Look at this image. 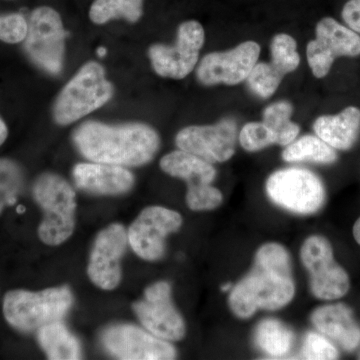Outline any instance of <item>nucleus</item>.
<instances>
[{
  "instance_id": "473e14b6",
  "label": "nucleus",
  "mask_w": 360,
  "mask_h": 360,
  "mask_svg": "<svg viewBox=\"0 0 360 360\" xmlns=\"http://www.w3.org/2000/svg\"><path fill=\"white\" fill-rule=\"evenodd\" d=\"M7 135H8V129H7L6 122L0 117V146L6 141Z\"/></svg>"
},
{
  "instance_id": "7ed1b4c3",
  "label": "nucleus",
  "mask_w": 360,
  "mask_h": 360,
  "mask_svg": "<svg viewBox=\"0 0 360 360\" xmlns=\"http://www.w3.org/2000/svg\"><path fill=\"white\" fill-rule=\"evenodd\" d=\"M73 295L68 286L33 291L16 290L4 296V314L13 328L22 333L39 330L60 321L70 311Z\"/></svg>"
},
{
  "instance_id": "1a4fd4ad",
  "label": "nucleus",
  "mask_w": 360,
  "mask_h": 360,
  "mask_svg": "<svg viewBox=\"0 0 360 360\" xmlns=\"http://www.w3.org/2000/svg\"><path fill=\"white\" fill-rule=\"evenodd\" d=\"M300 257L309 274L310 290L319 300H335L343 297L350 288L347 272L335 260L333 246L321 236L304 241Z\"/></svg>"
},
{
  "instance_id": "5701e85b",
  "label": "nucleus",
  "mask_w": 360,
  "mask_h": 360,
  "mask_svg": "<svg viewBox=\"0 0 360 360\" xmlns=\"http://www.w3.org/2000/svg\"><path fill=\"white\" fill-rule=\"evenodd\" d=\"M144 0H94L89 9V18L96 25L124 20L134 23L143 14Z\"/></svg>"
},
{
  "instance_id": "412c9836",
  "label": "nucleus",
  "mask_w": 360,
  "mask_h": 360,
  "mask_svg": "<svg viewBox=\"0 0 360 360\" xmlns=\"http://www.w3.org/2000/svg\"><path fill=\"white\" fill-rule=\"evenodd\" d=\"M37 340L45 354L52 360L82 359L79 341L60 322H53L37 330Z\"/></svg>"
},
{
  "instance_id": "c756f323",
  "label": "nucleus",
  "mask_w": 360,
  "mask_h": 360,
  "mask_svg": "<svg viewBox=\"0 0 360 360\" xmlns=\"http://www.w3.org/2000/svg\"><path fill=\"white\" fill-rule=\"evenodd\" d=\"M302 356L304 359H338V352L326 336L309 333L303 342Z\"/></svg>"
},
{
  "instance_id": "dca6fc26",
  "label": "nucleus",
  "mask_w": 360,
  "mask_h": 360,
  "mask_svg": "<svg viewBox=\"0 0 360 360\" xmlns=\"http://www.w3.org/2000/svg\"><path fill=\"white\" fill-rule=\"evenodd\" d=\"M110 354L124 360H170L176 352L165 340L129 324L110 326L101 338Z\"/></svg>"
},
{
  "instance_id": "a211bd4d",
  "label": "nucleus",
  "mask_w": 360,
  "mask_h": 360,
  "mask_svg": "<svg viewBox=\"0 0 360 360\" xmlns=\"http://www.w3.org/2000/svg\"><path fill=\"white\" fill-rule=\"evenodd\" d=\"M72 175L78 188L90 193L117 195L134 186L129 170L106 163H79L73 168Z\"/></svg>"
},
{
  "instance_id": "c85d7f7f",
  "label": "nucleus",
  "mask_w": 360,
  "mask_h": 360,
  "mask_svg": "<svg viewBox=\"0 0 360 360\" xmlns=\"http://www.w3.org/2000/svg\"><path fill=\"white\" fill-rule=\"evenodd\" d=\"M276 141V134L264 122L246 123L239 134L241 146L250 153L269 148Z\"/></svg>"
},
{
  "instance_id": "6e6552de",
  "label": "nucleus",
  "mask_w": 360,
  "mask_h": 360,
  "mask_svg": "<svg viewBox=\"0 0 360 360\" xmlns=\"http://www.w3.org/2000/svg\"><path fill=\"white\" fill-rule=\"evenodd\" d=\"M266 193L277 205L297 214L319 212L326 200L321 180L302 168L277 170L267 179Z\"/></svg>"
},
{
  "instance_id": "4468645a",
  "label": "nucleus",
  "mask_w": 360,
  "mask_h": 360,
  "mask_svg": "<svg viewBox=\"0 0 360 360\" xmlns=\"http://www.w3.org/2000/svg\"><path fill=\"white\" fill-rule=\"evenodd\" d=\"M134 310L144 328L161 340L177 341L186 335V323L172 303V286L165 281L146 288Z\"/></svg>"
},
{
  "instance_id": "6ab92c4d",
  "label": "nucleus",
  "mask_w": 360,
  "mask_h": 360,
  "mask_svg": "<svg viewBox=\"0 0 360 360\" xmlns=\"http://www.w3.org/2000/svg\"><path fill=\"white\" fill-rule=\"evenodd\" d=\"M311 321L321 335L336 341L343 349L352 352L359 347L360 326L345 303L319 307L312 314Z\"/></svg>"
},
{
  "instance_id": "f03ea898",
  "label": "nucleus",
  "mask_w": 360,
  "mask_h": 360,
  "mask_svg": "<svg viewBox=\"0 0 360 360\" xmlns=\"http://www.w3.org/2000/svg\"><path fill=\"white\" fill-rule=\"evenodd\" d=\"M73 141L87 160L123 167L146 165L160 146V135L144 123L85 122L75 130Z\"/></svg>"
},
{
  "instance_id": "ddd939ff",
  "label": "nucleus",
  "mask_w": 360,
  "mask_h": 360,
  "mask_svg": "<svg viewBox=\"0 0 360 360\" xmlns=\"http://www.w3.org/2000/svg\"><path fill=\"white\" fill-rule=\"evenodd\" d=\"M260 52V45L250 40L229 51L206 54L196 68V77L205 86L238 85L245 82L257 65Z\"/></svg>"
},
{
  "instance_id": "7c9ffc66",
  "label": "nucleus",
  "mask_w": 360,
  "mask_h": 360,
  "mask_svg": "<svg viewBox=\"0 0 360 360\" xmlns=\"http://www.w3.org/2000/svg\"><path fill=\"white\" fill-rule=\"evenodd\" d=\"M28 32V21L20 13L0 15V40L15 44L25 41Z\"/></svg>"
},
{
  "instance_id": "0eeeda50",
  "label": "nucleus",
  "mask_w": 360,
  "mask_h": 360,
  "mask_svg": "<svg viewBox=\"0 0 360 360\" xmlns=\"http://www.w3.org/2000/svg\"><path fill=\"white\" fill-rule=\"evenodd\" d=\"M160 167L170 176L186 180L188 186L186 202L191 210H212L221 205V191L212 186L217 177L212 163L179 149L163 156Z\"/></svg>"
},
{
  "instance_id": "a878e982",
  "label": "nucleus",
  "mask_w": 360,
  "mask_h": 360,
  "mask_svg": "<svg viewBox=\"0 0 360 360\" xmlns=\"http://www.w3.org/2000/svg\"><path fill=\"white\" fill-rule=\"evenodd\" d=\"M272 65L284 77L297 70L300 65V56L297 51L295 39L286 33H279L270 44Z\"/></svg>"
},
{
  "instance_id": "f704fd0d",
  "label": "nucleus",
  "mask_w": 360,
  "mask_h": 360,
  "mask_svg": "<svg viewBox=\"0 0 360 360\" xmlns=\"http://www.w3.org/2000/svg\"><path fill=\"white\" fill-rule=\"evenodd\" d=\"M106 53H108V51H106V49H104V47H99V49H97V54H98V56H101V58L105 56Z\"/></svg>"
},
{
  "instance_id": "bb28decb",
  "label": "nucleus",
  "mask_w": 360,
  "mask_h": 360,
  "mask_svg": "<svg viewBox=\"0 0 360 360\" xmlns=\"http://www.w3.org/2000/svg\"><path fill=\"white\" fill-rule=\"evenodd\" d=\"M284 75L271 63H257L246 78L250 91L260 98H269L276 94Z\"/></svg>"
},
{
  "instance_id": "2f4dec72",
  "label": "nucleus",
  "mask_w": 360,
  "mask_h": 360,
  "mask_svg": "<svg viewBox=\"0 0 360 360\" xmlns=\"http://www.w3.org/2000/svg\"><path fill=\"white\" fill-rule=\"evenodd\" d=\"M341 16L348 27L360 33V0H348L343 6Z\"/></svg>"
},
{
  "instance_id": "b1692460",
  "label": "nucleus",
  "mask_w": 360,
  "mask_h": 360,
  "mask_svg": "<svg viewBox=\"0 0 360 360\" xmlns=\"http://www.w3.org/2000/svg\"><path fill=\"white\" fill-rule=\"evenodd\" d=\"M292 341L290 329L276 319H265L258 324L255 331L257 347L269 356H283L290 352Z\"/></svg>"
},
{
  "instance_id": "f3484780",
  "label": "nucleus",
  "mask_w": 360,
  "mask_h": 360,
  "mask_svg": "<svg viewBox=\"0 0 360 360\" xmlns=\"http://www.w3.org/2000/svg\"><path fill=\"white\" fill-rule=\"evenodd\" d=\"M127 231L115 224L99 232L90 253L87 274L90 281L104 290H112L122 281L120 262L127 250Z\"/></svg>"
},
{
  "instance_id": "39448f33",
  "label": "nucleus",
  "mask_w": 360,
  "mask_h": 360,
  "mask_svg": "<svg viewBox=\"0 0 360 360\" xmlns=\"http://www.w3.org/2000/svg\"><path fill=\"white\" fill-rule=\"evenodd\" d=\"M115 89L99 63L90 61L78 70L56 98L53 118L59 125H68L108 103Z\"/></svg>"
},
{
  "instance_id": "423d86ee",
  "label": "nucleus",
  "mask_w": 360,
  "mask_h": 360,
  "mask_svg": "<svg viewBox=\"0 0 360 360\" xmlns=\"http://www.w3.org/2000/svg\"><path fill=\"white\" fill-rule=\"evenodd\" d=\"M66 32L60 15L49 6L35 8L28 20L26 54L40 70L52 75L63 70Z\"/></svg>"
},
{
  "instance_id": "9d476101",
  "label": "nucleus",
  "mask_w": 360,
  "mask_h": 360,
  "mask_svg": "<svg viewBox=\"0 0 360 360\" xmlns=\"http://www.w3.org/2000/svg\"><path fill=\"white\" fill-rule=\"evenodd\" d=\"M205 41V28L198 21L181 23L174 45L153 44L149 49L153 70L161 77L184 79L198 65Z\"/></svg>"
},
{
  "instance_id": "2eb2a0df",
  "label": "nucleus",
  "mask_w": 360,
  "mask_h": 360,
  "mask_svg": "<svg viewBox=\"0 0 360 360\" xmlns=\"http://www.w3.org/2000/svg\"><path fill=\"white\" fill-rule=\"evenodd\" d=\"M236 122L226 118L217 124L186 127L177 134L175 142L181 150L208 162H225L236 153Z\"/></svg>"
},
{
  "instance_id": "393cba45",
  "label": "nucleus",
  "mask_w": 360,
  "mask_h": 360,
  "mask_svg": "<svg viewBox=\"0 0 360 360\" xmlns=\"http://www.w3.org/2000/svg\"><path fill=\"white\" fill-rule=\"evenodd\" d=\"M292 112V104L288 101L270 104L264 111V122L276 134L279 146H288L300 134V127L290 120Z\"/></svg>"
},
{
  "instance_id": "f257e3e1",
  "label": "nucleus",
  "mask_w": 360,
  "mask_h": 360,
  "mask_svg": "<svg viewBox=\"0 0 360 360\" xmlns=\"http://www.w3.org/2000/svg\"><path fill=\"white\" fill-rule=\"evenodd\" d=\"M295 295L290 253L278 243H266L257 250L250 274L229 295V307L239 319H250L257 310L286 307Z\"/></svg>"
},
{
  "instance_id": "9b49d317",
  "label": "nucleus",
  "mask_w": 360,
  "mask_h": 360,
  "mask_svg": "<svg viewBox=\"0 0 360 360\" xmlns=\"http://www.w3.org/2000/svg\"><path fill=\"white\" fill-rule=\"evenodd\" d=\"M359 56V33L340 25L333 18H324L319 21L315 28V39L309 41L307 47V63L315 77H326L336 58Z\"/></svg>"
},
{
  "instance_id": "cd10ccee",
  "label": "nucleus",
  "mask_w": 360,
  "mask_h": 360,
  "mask_svg": "<svg viewBox=\"0 0 360 360\" xmlns=\"http://www.w3.org/2000/svg\"><path fill=\"white\" fill-rule=\"evenodd\" d=\"M23 172L18 163L0 158V214L7 205H13L22 189Z\"/></svg>"
},
{
  "instance_id": "f8f14e48",
  "label": "nucleus",
  "mask_w": 360,
  "mask_h": 360,
  "mask_svg": "<svg viewBox=\"0 0 360 360\" xmlns=\"http://www.w3.org/2000/svg\"><path fill=\"white\" fill-rule=\"evenodd\" d=\"M182 217L179 212L161 206L142 210L129 229V243L142 259L155 262L165 253V239L179 231Z\"/></svg>"
},
{
  "instance_id": "4be33fe9",
  "label": "nucleus",
  "mask_w": 360,
  "mask_h": 360,
  "mask_svg": "<svg viewBox=\"0 0 360 360\" xmlns=\"http://www.w3.org/2000/svg\"><path fill=\"white\" fill-rule=\"evenodd\" d=\"M286 162L311 161L321 165H331L338 160L335 149L315 135H304L286 146L283 153Z\"/></svg>"
},
{
  "instance_id": "72a5a7b5",
  "label": "nucleus",
  "mask_w": 360,
  "mask_h": 360,
  "mask_svg": "<svg viewBox=\"0 0 360 360\" xmlns=\"http://www.w3.org/2000/svg\"><path fill=\"white\" fill-rule=\"evenodd\" d=\"M354 236L356 243L360 245V217L354 226Z\"/></svg>"
},
{
  "instance_id": "aec40b11",
  "label": "nucleus",
  "mask_w": 360,
  "mask_h": 360,
  "mask_svg": "<svg viewBox=\"0 0 360 360\" xmlns=\"http://www.w3.org/2000/svg\"><path fill=\"white\" fill-rule=\"evenodd\" d=\"M315 134L331 148L348 150L360 134V110L349 106L336 115L319 116L314 123Z\"/></svg>"
},
{
  "instance_id": "20e7f679",
  "label": "nucleus",
  "mask_w": 360,
  "mask_h": 360,
  "mask_svg": "<svg viewBox=\"0 0 360 360\" xmlns=\"http://www.w3.org/2000/svg\"><path fill=\"white\" fill-rule=\"evenodd\" d=\"M33 198L44 210L39 227L42 243L59 245L73 233L75 226V191L58 174H44L33 184Z\"/></svg>"
},
{
  "instance_id": "c9c22d12",
  "label": "nucleus",
  "mask_w": 360,
  "mask_h": 360,
  "mask_svg": "<svg viewBox=\"0 0 360 360\" xmlns=\"http://www.w3.org/2000/svg\"><path fill=\"white\" fill-rule=\"evenodd\" d=\"M231 288V283H226V284H224V285H222L221 290H224V291H227Z\"/></svg>"
}]
</instances>
